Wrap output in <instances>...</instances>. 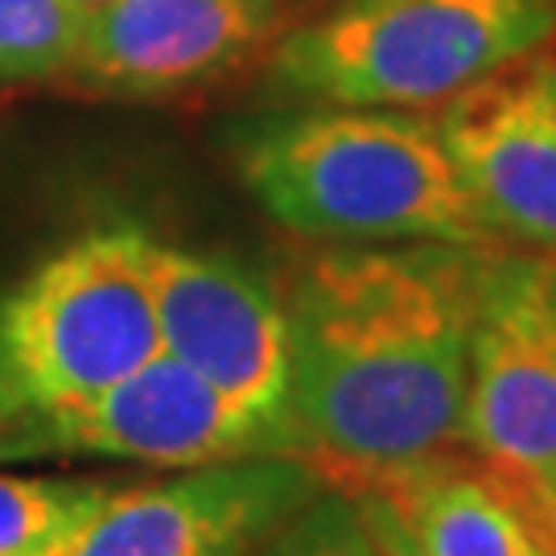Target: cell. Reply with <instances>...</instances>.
I'll use <instances>...</instances> for the list:
<instances>
[{"label":"cell","mask_w":556,"mask_h":556,"mask_svg":"<svg viewBox=\"0 0 556 556\" xmlns=\"http://www.w3.org/2000/svg\"><path fill=\"white\" fill-rule=\"evenodd\" d=\"M83 4H103V0H83Z\"/></svg>","instance_id":"obj_16"},{"label":"cell","mask_w":556,"mask_h":556,"mask_svg":"<svg viewBox=\"0 0 556 556\" xmlns=\"http://www.w3.org/2000/svg\"><path fill=\"white\" fill-rule=\"evenodd\" d=\"M144 248L137 227H100L0 289V466H17L46 420L161 355Z\"/></svg>","instance_id":"obj_3"},{"label":"cell","mask_w":556,"mask_h":556,"mask_svg":"<svg viewBox=\"0 0 556 556\" xmlns=\"http://www.w3.org/2000/svg\"><path fill=\"white\" fill-rule=\"evenodd\" d=\"M376 495L420 556H556V491L470 445L334 482Z\"/></svg>","instance_id":"obj_11"},{"label":"cell","mask_w":556,"mask_h":556,"mask_svg":"<svg viewBox=\"0 0 556 556\" xmlns=\"http://www.w3.org/2000/svg\"><path fill=\"white\" fill-rule=\"evenodd\" d=\"M252 556H379V548L355 498L321 478L318 491L280 519Z\"/></svg>","instance_id":"obj_14"},{"label":"cell","mask_w":556,"mask_h":556,"mask_svg":"<svg viewBox=\"0 0 556 556\" xmlns=\"http://www.w3.org/2000/svg\"><path fill=\"white\" fill-rule=\"evenodd\" d=\"M252 454H289L277 429L248 417L181 358L153 355L100 396L46 420L25 441L21 462L103 457L153 470H186Z\"/></svg>","instance_id":"obj_9"},{"label":"cell","mask_w":556,"mask_h":556,"mask_svg":"<svg viewBox=\"0 0 556 556\" xmlns=\"http://www.w3.org/2000/svg\"><path fill=\"white\" fill-rule=\"evenodd\" d=\"M239 178L260 211L314 243L498 248L433 119L408 108L318 103L252 128Z\"/></svg>","instance_id":"obj_2"},{"label":"cell","mask_w":556,"mask_h":556,"mask_svg":"<svg viewBox=\"0 0 556 556\" xmlns=\"http://www.w3.org/2000/svg\"><path fill=\"white\" fill-rule=\"evenodd\" d=\"M433 128L498 248L556 256V50H528L438 103Z\"/></svg>","instance_id":"obj_7"},{"label":"cell","mask_w":556,"mask_h":556,"mask_svg":"<svg viewBox=\"0 0 556 556\" xmlns=\"http://www.w3.org/2000/svg\"><path fill=\"white\" fill-rule=\"evenodd\" d=\"M161 351L181 358L248 417L289 441V326L273 285L243 264L149 239Z\"/></svg>","instance_id":"obj_8"},{"label":"cell","mask_w":556,"mask_h":556,"mask_svg":"<svg viewBox=\"0 0 556 556\" xmlns=\"http://www.w3.org/2000/svg\"><path fill=\"white\" fill-rule=\"evenodd\" d=\"M462 445L556 491V256L482 248Z\"/></svg>","instance_id":"obj_5"},{"label":"cell","mask_w":556,"mask_h":556,"mask_svg":"<svg viewBox=\"0 0 556 556\" xmlns=\"http://www.w3.org/2000/svg\"><path fill=\"white\" fill-rule=\"evenodd\" d=\"M346 495L358 503V511H363L367 528H371V536H376L379 556H420V548L408 540V532L400 528L396 516H392L376 495H358V491H346Z\"/></svg>","instance_id":"obj_15"},{"label":"cell","mask_w":556,"mask_h":556,"mask_svg":"<svg viewBox=\"0 0 556 556\" xmlns=\"http://www.w3.org/2000/svg\"><path fill=\"white\" fill-rule=\"evenodd\" d=\"M83 21V0H0V83L62 79Z\"/></svg>","instance_id":"obj_13"},{"label":"cell","mask_w":556,"mask_h":556,"mask_svg":"<svg viewBox=\"0 0 556 556\" xmlns=\"http://www.w3.org/2000/svg\"><path fill=\"white\" fill-rule=\"evenodd\" d=\"M482 248L321 243L280 280L289 441L326 482L462 441Z\"/></svg>","instance_id":"obj_1"},{"label":"cell","mask_w":556,"mask_h":556,"mask_svg":"<svg viewBox=\"0 0 556 556\" xmlns=\"http://www.w3.org/2000/svg\"><path fill=\"white\" fill-rule=\"evenodd\" d=\"M289 0H103L87 4L62 79L91 96H181L256 59L285 34Z\"/></svg>","instance_id":"obj_10"},{"label":"cell","mask_w":556,"mask_h":556,"mask_svg":"<svg viewBox=\"0 0 556 556\" xmlns=\"http://www.w3.org/2000/svg\"><path fill=\"white\" fill-rule=\"evenodd\" d=\"M553 34L556 0H330L285 25L268 75L314 103L438 108Z\"/></svg>","instance_id":"obj_4"},{"label":"cell","mask_w":556,"mask_h":556,"mask_svg":"<svg viewBox=\"0 0 556 556\" xmlns=\"http://www.w3.org/2000/svg\"><path fill=\"white\" fill-rule=\"evenodd\" d=\"M112 482L0 470V556H41L79 523Z\"/></svg>","instance_id":"obj_12"},{"label":"cell","mask_w":556,"mask_h":556,"mask_svg":"<svg viewBox=\"0 0 556 556\" xmlns=\"http://www.w3.org/2000/svg\"><path fill=\"white\" fill-rule=\"evenodd\" d=\"M321 486L301 454H252L112 486L41 556H252Z\"/></svg>","instance_id":"obj_6"}]
</instances>
